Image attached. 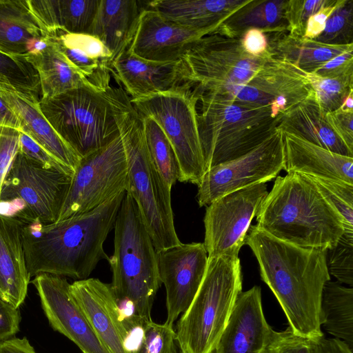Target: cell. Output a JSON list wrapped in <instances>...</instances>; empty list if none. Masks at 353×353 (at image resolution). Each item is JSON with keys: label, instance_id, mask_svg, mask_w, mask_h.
Masks as SVG:
<instances>
[{"label": "cell", "instance_id": "obj_1", "mask_svg": "<svg viewBox=\"0 0 353 353\" xmlns=\"http://www.w3.org/2000/svg\"><path fill=\"white\" fill-rule=\"evenodd\" d=\"M183 83L205 93L248 105L271 107L278 117L313 91L307 73L268 49L244 50L241 39L214 32L195 42L179 61Z\"/></svg>", "mask_w": 353, "mask_h": 353}, {"label": "cell", "instance_id": "obj_2", "mask_svg": "<svg viewBox=\"0 0 353 353\" xmlns=\"http://www.w3.org/2000/svg\"><path fill=\"white\" fill-rule=\"evenodd\" d=\"M255 255L261 277L272 290L296 335L316 341L321 331V301L330 280L327 250L305 248L279 240L256 225L245 239Z\"/></svg>", "mask_w": 353, "mask_h": 353}, {"label": "cell", "instance_id": "obj_3", "mask_svg": "<svg viewBox=\"0 0 353 353\" xmlns=\"http://www.w3.org/2000/svg\"><path fill=\"white\" fill-rule=\"evenodd\" d=\"M121 191L99 206L52 223H23L22 241L30 276L50 274L88 279L103 259V243L125 195Z\"/></svg>", "mask_w": 353, "mask_h": 353}, {"label": "cell", "instance_id": "obj_4", "mask_svg": "<svg viewBox=\"0 0 353 353\" xmlns=\"http://www.w3.org/2000/svg\"><path fill=\"white\" fill-rule=\"evenodd\" d=\"M255 216L268 234L305 248L331 249L344 232L339 214L311 178L299 172L277 176Z\"/></svg>", "mask_w": 353, "mask_h": 353}, {"label": "cell", "instance_id": "obj_5", "mask_svg": "<svg viewBox=\"0 0 353 353\" xmlns=\"http://www.w3.org/2000/svg\"><path fill=\"white\" fill-rule=\"evenodd\" d=\"M110 94L128 163L126 192L136 202L156 251L179 245L171 190L150 162L142 116L123 89L112 88Z\"/></svg>", "mask_w": 353, "mask_h": 353}, {"label": "cell", "instance_id": "obj_6", "mask_svg": "<svg viewBox=\"0 0 353 353\" xmlns=\"http://www.w3.org/2000/svg\"><path fill=\"white\" fill-rule=\"evenodd\" d=\"M114 229V253L108 261L112 289L123 310L148 322L152 320V305L161 281L157 251L137 203L127 192Z\"/></svg>", "mask_w": 353, "mask_h": 353}, {"label": "cell", "instance_id": "obj_7", "mask_svg": "<svg viewBox=\"0 0 353 353\" xmlns=\"http://www.w3.org/2000/svg\"><path fill=\"white\" fill-rule=\"evenodd\" d=\"M241 291L239 256L208 257L203 281L174 330L181 353H214Z\"/></svg>", "mask_w": 353, "mask_h": 353}, {"label": "cell", "instance_id": "obj_8", "mask_svg": "<svg viewBox=\"0 0 353 353\" xmlns=\"http://www.w3.org/2000/svg\"><path fill=\"white\" fill-rule=\"evenodd\" d=\"M199 97V131L206 170L248 153L276 130L279 117H272L270 106L238 103L205 93Z\"/></svg>", "mask_w": 353, "mask_h": 353}, {"label": "cell", "instance_id": "obj_9", "mask_svg": "<svg viewBox=\"0 0 353 353\" xmlns=\"http://www.w3.org/2000/svg\"><path fill=\"white\" fill-rule=\"evenodd\" d=\"M110 87L84 86L39 100L46 119L81 158L119 136Z\"/></svg>", "mask_w": 353, "mask_h": 353}, {"label": "cell", "instance_id": "obj_10", "mask_svg": "<svg viewBox=\"0 0 353 353\" xmlns=\"http://www.w3.org/2000/svg\"><path fill=\"white\" fill-rule=\"evenodd\" d=\"M74 172L48 168L18 151L0 192V214L23 223L58 221Z\"/></svg>", "mask_w": 353, "mask_h": 353}, {"label": "cell", "instance_id": "obj_11", "mask_svg": "<svg viewBox=\"0 0 353 353\" xmlns=\"http://www.w3.org/2000/svg\"><path fill=\"white\" fill-rule=\"evenodd\" d=\"M197 92L186 83L131 102L143 116L152 118L176 154L179 181L199 185L206 171L199 136Z\"/></svg>", "mask_w": 353, "mask_h": 353}, {"label": "cell", "instance_id": "obj_12", "mask_svg": "<svg viewBox=\"0 0 353 353\" xmlns=\"http://www.w3.org/2000/svg\"><path fill=\"white\" fill-rule=\"evenodd\" d=\"M127 183L128 163L119 134L80 159L58 221L99 206L126 191Z\"/></svg>", "mask_w": 353, "mask_h": 353}, {"label": "cell", "instance_id": "obj_13", "mask_svg": "<svg viewBox=\"0 0 353 353\" xmlns=\"http://www.w3.org/2000/svg\"><path fill=\"white\" fill-rule=\"evenodd\" d=\"M70 293L97 337L110 353H135L147 323L137 315L127 316L110 283L99 279L77 280Z\"/></svg>", "mask_w": 353, "mask_h": 353}, {"label": "cell", "instance_id": "obj_14", "mask_svg": "<svg viewBox=\"0 0 353 353\" xmlns=\"http://www.w3.org/2000/svg\"><path fill=\"white\" fill-rule=\"evenodd\" d=\"M283 134L275 131L248 153L234 160L211 167L198 185L200 207L235 190L271 181L283 169Z\"/></svg>", "mask_w": 353, "mask_h": 353}, {"label": "cell", "instance_id": "obj_15", "mask_svg": "<svg viewBox=\"0 0 353 353\" xmlns=\"http://www.w3.org/2000/svg\"><path fill=\"white\" fill-rule=\"evenodd\" d=\"M268 194L266 183L228 193L208 205L204 245L208 257L239 256L256 210Z\"/></svg>", "mask_w": 353, "mask_h": 353}, {"label": "cell", "instance_id": "obj_16", "mask_svg": "<svg viewBox=\"0 0 353 353\" xmlns=\"http://www.w3.org/2000/svg\"><path fill=\"white\" fill-rule=\"evenodd\" d=\"M160 280L165 288L167 318L173 325L194 299L204 277L208 256L203 243H182L157 252Z\"/></svg>", "mask_w": 353, "mask_h": 353}, {"label": "cell", "instance_id": "obj_17", "mask_svg": "<svg viewBox=\"0 0 353 353\" xmlns=\"http://www.w3.org/2000/svg\"><path fill=\"white\" fill-rule=\"evenodd\" d=\"M50 326L72 341L83 353H110L74 301L63 276L39 274L32 281Z\"/></svg>", "mask_w": 353, "mask_h": 353}, {"label": "cell", "instance_id": "obj_18", "mask_svg": "<svg viewBox=\"0 0 353 353\" xmlns=\"http://www.w3.org/2000/svg\"><path fill=\"white\" fill-rule=\"evenodd\" d=\"M210 34L169 21L157 11L143 7L128 50L152 61H178L195 42Z\"/></svg>", "mask_w": 353, "mask_h": 353}, {"label": "cell", "instance_id": "obj_19", "mask_svg": "<svg viewBox=\"0 0 353 353\" xmlns=\"http://www.w3.org/2000/svg\"><path fill=\"white\" fill-rule=\"evenodd\" d=\"M273 330L265 318L260 287L241 292L214 353H266Z\"/></svg>", "mask_w": 353, "mask_h": 353}, {"label": "cell", "instance_id": "obj_20", "mask_svg": "<svg viewBox=\"0 0 353 353\" xmlns=\"http://www.w3.org/2000/svg\"><path fill=\"white\" fill-rule=\"evenodd\" d=\"M0 97L15 113L21 130L63 165L74 171L81 157L58 134L43 114L39 99L12 88L0 85Z\"/></svg>", "mask_w": 353, "mask_h": 353}, {"label": "cell", "instance_id": "obj_21", "mask_svg": "<svg viewBox=\"0 0 353 353\" xmlns=\"http://www.w3.org/2000/svg\"><path fill=\"white\" fill-rule=\"evenodd\" d=\"M112 72L131 99L168 91L183 83L179 61H152L141 59L128 50L114 59Z\"/></svg>", "mask_w": 353, "mask_h": 353}, {"label": "cell", "instance_id": "obj_22", "mask_svg": "<svg viewBox=\"0 0 353 353\" xmlns=\"http://www.w3.org/2000/svg\"><path fill=\"white\" fill-rule=\"evenodd\" d=\"M284 165L299 172L353 185V158L332 152L292 134L283 132Z\"/></svg>", "mask_w": 353, "mask_h": 353}, {"label": "cell", "instance_id": "obj_23", "mask_svg": "<svg viewBox=\"0 0 353 353\" xmlns=\"http://www.w3.org/2000/svg\"><path fill=\"white\" fill-rule=\"evenodd\" d=\"M22 226L19 220L0 214V297L16 308L26 297L30 279Z\"/></svg>", "mask_w": 353, "mask_h": 353}, {"label": "cell", "instance_id": "obj_24", "mask_svg": "<svg viewBox=\"0 0 353 353\" xmlns=\"http://www.w3.org/2000/svg\"><path fill=\"white\" fill-rule=\"evenodd\" d=\"M276 129L296 135L332 152L353 158V151L333 132L314 91L281 115Z\"/></svg>", "mask_w": 353, "mask_h": 353}, {"label": "cell", "instance_id": "obj_25", "mask_svg": "<svg viewBox=\"0 0 353 353\" xmlns=\"http://www.w3.org/2000/svg\"><path fill=\"white\" fill-rule=\"evenodd\" d=\"M68 61L99 90L110 85L112 53L97 37L57 32L52 34Z\"/></svg>", "mask_w": 353, "mask_h": 353}, {"label": "cell", "instance_id": "obj_26", "mask_svg": "<svg viewBox=\"0 0 353 353\" xmlns=\"http://www.w3.org/2000/svg\"><path fill=\"white\" fill-rule=\"evenodd\" d=\"M250 0H155L148 8L188 28L215 32L233 13Z\"/></svg>", "mask_w": 353, "mask_h": 353}, {"label": "cell", "instance_id": "obj_27", "mask_svg": "<svg viewBox=\"0 0 353 353\" xmlns=\"http://www.w3.org/2000/svg\"><path fill=\"white\" fill-rule=\"evenodd\" d=\"M142 8L136 0H100L88 34L98 37L114 59L128 49Z\"/></svg>", "mask_w": 353, "mask_h": 353}, {"label": "cell", "instance_id": "obj_28", "mask_svg": "<svg viewBox=\"0 0 353 353\" xmlns=\"http://www.w3.org/2000/svg\"><path fill=\"white\" fill-rule=\"evenodd\" d=\"M30 9L46 32L88 34L100 0H28Z\"/></svg>", "mask_w": 353, "mask_h": 353}, {"label": "cell", "instance_id": "obj_29", "mask_svg": "<svg viewBox=\"0 0 353 353\" xmlns=\"http://www.w3.org/2000/svg\"><path fill=\"white\" fill-rule=\"evenodd\" d=\"M268 49L279 58L312 73L332 58L353 49V43L330 45L315 39L290 34L288 31L265 34Z\"/></svg>", "mask_w": 353, "mask_h": 353}, {"label": "cell", "instance_id": "obj_30", "mask_svg": "<svg viewBox=\"0 0 353 353\" xmlns=\"http://www.w3.org/2000/svg\"><path fill=\"white\" fill-rule=\"evenodd\" d=\"M24 57L38 73L41 99L84 86L95 88L68 61L52 35L50 34L48 45L44 50L37 54H27Z\"/></svg>", "mask_w": 353, "mask_h": 353}, {"label": "cell", "instance_id": "obj_31", "mask_svg": "<svg viewBox=\"0 0 353 353\" xmlns=\"http://www.w3.org/2000/svg\"><path fill=\"white\" fill-rule=\"evenodd\" d=\"M49 35L31 12L28 0H0V51L25 56L28 43Z\"/></svg>", "mask_w": 353, "mask_h": 353}, {"label": "cell", "instance_id": "obj_32", "mask_svg": "<svg viewBox=\"0 0 353 353\" xmlns=\"http://www.w3.org/2000/svg\"><path fill=\"white\" fill-rule=\"evenodd\" d=\"M287 0H250L228 17L215 32L224 36L241 39L251 28L265 34L288 31L285 19Z\"/></svg>", "mask_w": 353, "mask_h": 353}, {"label": "cell", "instance_id": "obj_33", "mask_svg": "<svg viewBox=\"0 0 353 353\" xmlns=\"http://www.w3.org/2000/svg\"><path fill=\"white\" fill-rule=\"evenodd\" d=\"M322 324L330 334L353 349V289L327 281L323 288Z\"/></svg>", "mask_w": 353, "mask_h": 353}, {"label": "cell", "instance_id": "obj_34", "mask_svg": "<svg viewBox=\"0 0 353 353\" xmlns=\"http://www.w3.org/2000/svg\"><path fill=\"white\" fill-rule=\"evenodd\" d=\"M142 116L145 143L150 162L170 190L180 179V169L167 137L151 117Z\"/></svg>", "mask_w": 353, "mask_h": 353}, {"label": "cell", "instance_id": "obj_35", "mask_svg": "<svg viewBox=\"0 0 353 353\" xmlns=\"http://www.w3.org/2000/svg\"><path fill=\"white\" fill-rule=\"evenodd\" d=\"M41 98L37 72L24 56L12 55L0 51V85Z\"/></svg>", "mask_w": 353, "mask_h": 353}, {"label": "cell", "instance_id": "obj_36", "mask_svg": "<svg viewBox=\"0 0 353 353\" xmlns=\"http://www.w3.org/2000/svg\"><path fill=\"white\" fill-rule=\"evenodd\" d=\"M307 78L320 106L326 113L338 110L353 91V74L323 77L312 72L307 73Z\"/></svg>", "mask_w": 353, "mask_h": 353}, {"label": "cell", "instance_id": "obj_37", "mask_svg": "<svg viewBox=\"0 0 353 353\" xmlns=\"http://www.w3.org/2000/svg\"><path fill=\"white\" fill-rule=\"evenodd\" d=\"M330 45L353 43V0H345L330 16L323 32L315 39Z\"/></svg>", "mask_w": 353, "mask_h": 353}, {"label": "cell", "instance_id": "obj_38", "mask_svg": "<svg viewBox=\"0 0 353 353\" xmlns=\"http://www.w3.org/2000/svg\"><path fill=\"white\" fill-rule=\"evenodd\" d=\"M329 274L340 283L353 285V232L344 231L336 245L327 250Z\"/></svg>", "mask_w": 353, "mask_h": 353}, {"label": "cell", "instance_id": "obj_39", "mask_svg": "<svg viewBox=\"0 0 353 353\" xmlns=\"http://www.w3.org/2000/svg\"><path fill=\"white\" fill-rule=\"evenodd\" d=\"M173 325L157 323L152 320L145 324L141 340L135 353H172L176 346Z\"/></svg>", "mask_w": 353, "mask_h": 353}, {"label": "cell", "instance_id": "obj_40", "mask_svg": "<svg viewBox=\"0 0 353 353\" xmlns=\"http://www.w3.org/2000/svg\"><path fill=\"white\" fill-rule=\"evenodd\" d=\"M330 0H287L285 19L288 32L294 36L303 37L308 19Z\"/></svg>", "mask_w": 353, "mask_h": 353}, {"label": "cell", "instance_id": "obj_41", "mask_svg": "<svg viewBox=\"0 0 353 353\" xmlns=\"http://www.w3.org/2000/svg\"><path fill=\"white\" fill-rule=\"evenodd\" d=\"M266 353H315L314 341L295 334L288 327L273 331Z\"/></svg>", "mask_w": 353, "mask_h": 353}, {"label": "cell", "instance_id": "obj_42", "mask_svg": "<svg viewBox=\"0 0 353 353\" xmlns=\"http://www.w3.org/2000/svg\"><path fill=\"white\" fill-rule=\"evenodd\" d=\"M19 150V130L0 125V192L4 178Z\"/></svg>", "mask_w": 353, "mask_h": 353}, {"label": "cell", "instance_id": "obj_43", "mask_svg": "<svg viewBox=\"0 0 353 353\" xmlns=\"http://www.w3.org/2000/svg\"><path fill=\"white\" fill-rule=\"evenodd\" d=\"M19 151L48 168L72 171L54 159L29 135L19 131Z\"/></svg>", "mask_w": 353, "mask_h": 353}, {"label": "cell", "instance_id": "obj_44", "mask_svg": "<svg viewBox=\"0 0 353 353\" xmlns=\"http://www.w3.org/2000/svg\"><path fill=\"white\" fill-rule=\"evenodd\" d=\"M326 119L333 132L353 151V113L336 110L327 112Z\"/></svg>", "mask_w": 353, "mask_h": 353}, {"label": "cell", "instance_id": "obj_45", "mask_svg": "<svg viewBox=\"0 0 353 353\" xmlns=\"http://www.w3.org/2000/svg\"><path fill=\"white\" fill-rule=\"evenodd\" d=\"M20 321L19 308L0 297V344L15 337L19 331Z\"/></svg>", "mask_w": 353, "mask_h": 353}, {"label": "cell", "instance_id": "obj_46", "mask_svg": "<svg viewBox=\"0 0 353 353\" xmlns=\"http://www.w3.org/2000/svg\"><path fill=\"white\" fill-rule=\"evenodd\" d=\"M353 49H350L326 62L314 73L323 77H336L353 74Z\"/></svg>", "mask_w": 353, "mask_h": 353}, {"label": "cell", "instance_id": "obj_47", "mask_svg": "<svg viewBox=\"0 0 353 353\" xmlns=\"http://www.w3.org/2000/svg\"><path fill=\"white\" fill-rule=\"evenodd\" d=\"M345 0H330L327 4L322 7L307 20L303 37L315 39L323 31L330 16L341 6Z\"/></svg>", "mask_w": 353, "mask_h": 353}, {"label": "cell", "instance_id": "obj_48", "mask_svg": "<svg viewBox=\"0 0 353 353\" xmlns=\"http://www.w3.org/2000/svg\"><path fill=\"white\" fill-rule=\"evenodd\" d=\"M241 41L244 50L252 55L261 54L268 49L266 36L260 29L248 30L242 35Z\"/></svg>", "mask_w": 353, "mask_h": 353}, {"label": "cell", "instance_id": "obj_49", "mask_svg": "<svg viewBox=\"0 0 353 353\" xmlns=\"http://www.w3.org/2000/svg\"><path fill=\"white\" fill-rule=\"evenodd\" d=\"M314 181L321 184L331 193L341 198L353 207V185L338 180L324 179L309 176Z\"/></svg>", "mask_w": 353, "mask_h": 353}, {"label": "cell", "instance_id": "obj_50", "mask_svg": "<svg viewBox=\"0 0 353 353\" xmlns=\"http://www.w3.org/2000/svg\"><path fill=\"white\" fill-rule=\"evenodd\" d=\"M315 353H353V349L344 341L324 336L314 341Z\"/></svg>", "mask_w": 353, "mask_h": 353}, {"label": "cell", "instance_id": "obj_51", "mask_svg": "<svg viewBox=\"0 0 353 353\" xmlns=\"http://www.w3.org/2000/svg\"><path fill=\"white\" fill-rule=\"evenodd\" d=\"M0 353H37L29 341L23 337L12 338L0 344Z\"/></svg>", "mask_w": 353, "mask_h": 353}, {"label": "cell", "instance_id": "obj_52", "mask_svg": "<svg viewBox=\"0 0 353 353\" xmlns=\"http://www.w3.org/2000/svg\"><path fill=\"white\" fill-rule=\"evenodd\" d=\"M0 125L21 130V123L7 103L0 97Z\"/></svg>", "mask_w": 353, "mask_h": 353}, {"label": "cell", "instance_id": "obj_53", "mask_svg": "<svg viewBox=\"0 0 353 353\" xmlns=\"http://www.w3.org/2000/svg\"><path fill=\"white\" fill-rule=\"evenodd\" d=\"M338 110L353 113V91H351L348 94L343 104Z\"/></svg>", "mask_w": 353, "mask_h": 353}, {"label": "cell", "instance_id": "obj_54", "mask_svg": "<svg viewBox=\"0 0 353 353\" xmlns=\"http://www.w3.org/2000/svg\"><path fill=\"white\" fill-rule=\"evenodd\" d=\"M172 353H181L179 350L178 349V347L177 345H176V346L174 347V348L172 350Z\"/></svg>", "mask_w": 353, "mask_h": 353}]
</instances>
